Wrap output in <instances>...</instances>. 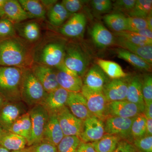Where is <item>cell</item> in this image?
<instances>
[{
  "instance_id": "6da1fadb",
  "label": "cell",
  "mask_w": 152,
  "mask_h": 152,
  "mask_svg": "<svg viewBox=\"0 0 152 152\" xmlns=\"http://www.w3.org/2000/svg\"><path fill=\"white\" fill-rule=\"evenodd\" d=\"M32 48L28 42L17 36L0 41V66L31 67Z\"/></svg>"
},
{
  "instance_id": "7a4b0ae2",
  "label": "cell",
  "mask_w": 152,
  "mask_h": 152,
  "mask_svg": "<svg viewBox=\"0 0 152 152\" xmlns=\"http://www.w3.org/2000/svg\"><path fill=\"white\" fill-rule=\"evenodd\" d=\"M66 46L64 41L47 36L33 47V63L57 68L63 64Z\"/></svg>"
},
{
  "instance_id": "3957f363",
  "label": "cell",
  "mask_w": 152,
  "mask_h": 152,
  "mask_svg": "<svg viewBox=\"0 0 152 152\" xmlns=\"http://www.w3.org/2000/svg\"><path fill=\"white\" fill-rule=\"evenodd\" d=\"M23 69L0 66V94L10 102H21Z\"/></svg>"
},
{
  "instance_id": "277c9868",
  "label": "cell",
  "mask_w": 152,
  "mask_h": 152,
  "mask_svg": "<svg viewBox=\"0 0 152 152\" xmlns=\"http://www.w3.org/2000/svg\"><path fill=\"white\" fill-rule=\"evenodd\" d=\"M47 94L31 68L23 69L20 86L21 101L31 108L40 104Z\"/></svg>"
},
{
  "instance_id": "5b68a950",
  "label": "cell",
  "mask_w": 152,
  "mask_h": 152,
  "mask_svg": "<svg viewBox=\"0 0 152 152\" xmlns=\"http://www.w3.org/2000/svg\"><path fill=\"white\" fill-rule=\"evenodd\" d=\"M88 64V56L80 47L75 44L66 45L63 63L66 68L82 77L86 74Z\"/></svg>"
},
{
  "instance_id": "8992f818",
  "label": "cell",
  "mask_w": 152,
  "mask_h": 152,
  "mask_svg": "<svg viewBox=\"0 0 152 152\" xmlns=\"http://www.w3.org/2000/svg\"><path fill=\"white\" fill-rule=\"evenodd\" d=\"M28 112L31 123V129L27 145L31 146L43 140L44 131L48 119L49 114L41 104L32 107Z\"/></svg>"
},
{
  "instance_id": "52a82bcc",
  "label": "cell",
  "mask_w": 152,
  "mask_h": 152,
  "mask_svg": "<svg viewBox=\"0 0 152 152\" xmlns=\"http://www.w3.org/2000/svg\"><path fill=\"white\" fill-rule=\"evenodd\" d=\"M80 93L86 99L88 109L92 115L102 121L106 119L108 102L102 92L93 91L83 85Z\"/></svg>"
},
{
  "instance_id": "ba28073f",
  "label": "cell",
  "mask_w": 152,
  "mask_h": 152,
  "mask_svg": "<svg viewBox=\"0 0 152 152\" xmlns=\"http://www.w3.org/2000/svg\"><path fill=\"white\" fill-rule=\"evenodd\" d=\"M145 105L137 104L127 100L108 103L107 117H118L124 118H133L143 113Z\"/></svg>"
},
{
  "instance_id": "9c48e42d",
  "label": "cell",
  "mask_w": 152,
  "mask_h": 152,
  "mask_svg": "<svg viewBox=\"0 0 152 152\" xmlns=\"http://www.w3.org/2000/svg\"><path fill=\"white\" fill-rule=\"evenodd\" d=\"M133 118H124L118 117H108L106 119L104 124L106 134L113 135L121 139L133 141L131 134V127Z\"/></svg>"
},
{
  "instance_id": "30bf717a",
  "label": "cell",
  "mask_w": 152,
  "mask_h": 152,
  "mask_svg": "<svg viewBox=\"0 0 152 152\" xmlns=\"http://www.w3.org/2000/svg\"><path fill=\"white\" fill-rule=\"evenodd\" d=\"M56 115L64 136L80 137L83 130V121L74 115L66 106L60 110Z\"/></svg>"
},
{
  "instance_id": "8fae6325",
  "label": "cell",
  "mask_w": 152,
  "mask_h": 152,
  "mask_svg": "<svg viewBox=\"0 0 152 152\" xmlns=\"http://www.w3.org/2000/svg\"><path fill=\"white\" fill-rule=\"evenodd\" d=\"M23 102H8L0 109V127L8 132L14 122L27 112Z\"/></svg>"
},
{
  "instance_id": "7c38bea8",
  "label": "cell",
  "mask_w": 152,
  "mask_h": 152,
  "mask_svg": "<svg viewBox=\"0 0 152 152\" xmlns=\"http://www.w3.org/2000/svg\"><path fill=\"white\" fill-rule=\"evenodd\" d=\"M56 69L57 80L60 87L69 92H80L83 85L81 77L69 70L63 64Z\"/></svg>"
},
{
  "instance_id": "4fadbf2b",
  "label": "cell",
  "mask_w": 152,
  "mask_h": 152,
  "mask_svg": "<svg viewBox=\"0 0 152 152\" xmlns=\"http://www.w3.org/2000/svg\"><path fill=\"white\" fill-rule=\"evenodd\" d=\"M30 68L47 93L60 87L54 68L35 63H33Z\"/></svg>"
},
{
  "instance_id": "5bb4252c",
  "label": "cell",
  "mask_w": 152,
  "mask_h": 152,
  "mask_svg": "<svg viewBox=\"0 0 152 152\" xmlns=\"http://www.w3.org/2000/svg\"><path fill=\"white\" fill-rule=\"evenodd\" d=\"M105 134L103 121L92 116L84 121L83 132L79 138L84 142L92 143L100 140Z\"/></svg>"
},
{
  "instance_id": "9a60e30c",
  "label": "cell",
  "mask_w": 152,
  "mask_h": 152,
  "mask_svg": "<svg viewBox=\"0 0 152 152\" xmlns=\"http://www.w3.org/2000/svg\"><path fill=\"white\" fill-rule=\"evenodd\" d=\"M69 92L59 87L50 92L48 93L40 104L50 114H56L60 110L66 106Z\"/></svg>"
},
{
  "instance_id": "2e32d148",
  "label": "cell",
  "mask_w": 152,
  "mask_h": 152,
  "mask_svg": "<svg viewBox=\"0 0 152 152\" xmlns=\"http://www.w3.org/2000/svg\"><path fill=\"white\" fill-rule=\"evenodd\" d=\"M128 83L129 82L124 78L113 79L109 81L102 91L107 102L126 100Z\"/></svg>"
},
{
  "instance_id": "e0dca14e",
  "label": "cell",
  "mask_w": 152,
  "mask_h": 152,
  "mask_svg": "<svg viewBox=\"0 0 152 152\" xmlns=\"http://www.w3.org/2000/svg\"><path fill=\"white\" fill-rule=\"evenodd\" d=\"M0 18H5L14 25L30 19L18 1L5 0L0 12Z\"/></svg>"
},
{
  "instance_id": "ac0fdd59",
  "label": "cell",
  "mask_w": 152,
  "mask_h": 152,
  "mask_svg": "<svg viewBox=\"0 0 152 152\" xmlns=\"http://www.w3.org/2000/svg\"><path fill=\"white\" fill-rule=\"evenodd\" d=\"M86 23V18L83 14H74L60 28V33L68 37H79L84 32Z\"/></svg>"
},
{
  "instance_id": "d6986e66",
  "label": "cell",
  "mask_w": 152,
  "mask_h": 152,
  "mask_svg": "<svg viewBox=\"0 0 152 152\" xmlns=\"http://www.w3.org/2000/svg\"><path fill=\"white\" fill-rule=\"evenodd\" d=\"M66 106L74 115L83 121L93 116L88 109L86 99L80 92H69Z\"/></svg>"
},
{
  "instance_id": "ffe728a7",
  "label": "cell",
  "mask_w": 152,
  "mask_h": 152,
  "mask_svg": "<svg viewBox=\"0 0 152 152\" xmlns=\"http://www.w3.org/2000/svg\"><path fill=\"white\" fill-rule=\"evenodd\" d=\"M109 81L107 75L97 65L93 66L85 77L83 85L96 91L102 92Z\"/></svg>"
},
{
  "instance_id": "44dd1931",
  "label": "cell",
  "mask_w": 152,
  "mask_h": 152,
  "mask_svg": "<svg viewBox=\"0 0 152 152\" xmlns=\"http://www.w3.org/2000/svg\"><path fill=\"white\" fill-rule=\"evenodd\" d=\"M64 137L56 114H50L44 131L43 140L57 146Z\"/></svg>"
},
{
  "instance_id": "7402d4cb",
  "label": "cell",
  "mask_w": 152,
  "mask_h": 152,
  "mask_svg": "<svg viewBox=\"0 0 152 152\" xmlns=\"http://www.w3.org/2000/svg\"><path fill=\"white\" fill-rule=\"evenodd\" d=\"M14 25L19 37L28 42H34L40 38V27L35 21L22 22Z\"/></svg>"
},
{
  "instance_id": "603a6c76",
  "label": "cell",
  "mask_w": 152,
  "mask_h": 152,
  "mask_svg": "<svg viewBox=\"0 0 152 152\" xmlns=\"http://www.w3.org/2000/svg\"><path fill=\"white\" fill-rule=\"evenodd\" d=\"M91 34L94 42L99 48H106L115 42L113 35L100 23L94 25L91 30Z\"/></svg>"
},
{
  "instance_id": "cb8c5ba5",
  "label": "cell",
  "mask_w": 152,
  "mask_h": 152,
  "mask_svg": "<svg viewBox=\"0 0 152 152\" xmlns=\"http://www.w3.org/2000/svg\"><path fill=\"white\" fill-rule=\"evenodd\" d=\"M117 43L122 48L127 50L140 57L151 65L152 64V45L140 46L131 43L120 37L117 38Z\"/></svg>"
},
{
  "instance_id": "d4e9b609",
  "label": "cell",
  "mask_w": 152,
  "mask_h": 152,
  "mask_svg": "<svg viewBox=\"0 0 152 152\" xmlns=\"http://www.w3.org/2000/svg\"><path fill=\"white\" fill-rule=\"evenodd\" d=\"M142 82L138 76L133 77L129 81L126 100L140 105H145L142 91Z\"/></svg>"
},
{
  "instance_id": "484cf974",
  "label": "cell",
  "mask_w": 152,
  "mask_h": 152,
  "mask_svg": "<svg viewBox=\"0 0 152 152\" xmlns=\"http://www.w3.org/2000/svg\"><path fill=\"white\" fill-rule=\"evenodd\" d=\"M31 123L28 111L19 117L10 128L8 132L22 136L27 142L31 136Z\"/></svg>"
},
{
  "instance_id": "4316f807",
  "label": "cell",
  "mask_w": 152,
  "mask_h": 152,
  "mask_svg": "<svg viewBox=\"0 0 152 152\" xmlns=\"http://www.w3.org/2000/svg\"><path fill=\"white\" fill-rule=\"evenodd\" d=\"M46 15L51 24L58 27L64 24L71 15L61 3H56L47 11Z\"/></svg>"
},
{
  "instance_id": "83f0119b",
  "label": "cell",
  "mask_w": 152,
  "mask_h": 152,
  "mask_svg": "<svg viewBox=\"0 0 152 152\" xmlns=\"http://www.w3.org/2000/svg\"><path fill=\"white\" fill-rule=\"evenodd\" d=\"M23 8L27 13L30 19H44L47 15V10L40 1L38 0H19Z\"/></svg>"
},
{
  "instance_id": "f1b7e54d",
  "label": "cell",
  "mask_w": 152,
  "mask_h": 152,
  "mask_svg": "<svg viewBox=\"0 0 152 152\" xmlns=\"http://www.w3.org/2000/svg\"><path fill=\"white\" fill-rule=\"evenodd\" d=\"M26 145L27 140L25 138L10 132H7L0 141V145L10 151L23 149Z\"/></svg>"
},
{
  "instance_id": "f546056e",
  "label": "cell",
  "mask_w": 152,
  "mask_h": 152,
  "mask_svg": "<svg viewBox=\"0 0 152 152\" xmlns=\"http://www.w3.org/2000/svg\"><path fill=\"white\" fill-rule=\"evenodd\" d=\"M97 65L111 78H124L127 77V74L124 72L121 66L115 62L99 59L97 61Z\"/></svg>"
},
{
  "instance_id": "4dcf8cb0",
  "label": "cell",
  "mask_w": 152,
  "mask_h": 152,
  "mask_svg": "<svg viewBox=\"0 0 152 152\" xmlns=\"http://www.w3.org/2000/svg\"><path fill=\"white\" fill-rule=\"evenodd\" d=\"M117 56L128 62L135 67L145 71H150L151 65L137 55L123 48L117 49Z\"/></svg>"
},
{
  "instance_id": "1f68e13d",
  "label": "cell",
  "mask_w": 152,
  "mask_h": 152,
  "mask_svg": "<svg viewBox=\"0 0 152 152\" xmlns=\"http://www.w3.org/2000/svg\"><path fill=\"white\" fill-rule=\"evenodd\" d=\"M121 140L117 136L105 134L100 140L91 144L96 152H113Z\"/></svg>"
},
{
  "instance_id": "d6a6232c",
  "label": "cell",
  "mask_w": 152,
  "mask_h": 152,
  "mask_svg": "<svg viewBox=\"0 0 152 152\" xmlns=\"http://www.w3.org/2000/svg\"><path fill=\"white\" fill-rule=\"evenodd\" d=\"M106 25L115 33L127 30V18L120 13H113L107 15L104 18Z\"/></svg>"
},
{
  "instance_id": "836d02e7",
  "label": "cell",
  "mask_w": 152,
  "mask_h": 152,
  "mask_svg": "<svg viewBox=\"0 0 152 152\" xmlns=\"http://www.w3.org/2000/svg\"><path fill=\"white\" fill-rule=\"evenodd\" d=\"M152 0H136L132 10L128 13L129 17L145 19L152 13Z\"/></svg>"
},
{
  "instance_id": "e575fe53",
  "label": "cell",
  "mask_w": 152,
  "mask_h": 152,
  "mask_svg": "<svg viewBox=\"0 0 152 152\" xmlns=\"http://www.w3.org/2000/svg\"><path fill=\"white\" fill-rule=\"evenodd\" d=\"M146 119L143 113L140 114L134 118L132 127L131 134L134 139L140 138L146 135Z\"/></svg>"
},
{
  "instance_id": "d590c367",
  "label": "cell",
  "mask_w": 152,
  "mask_h": 152,
  "mask_svg": "<svg viewBox=\"0 0 152 152\" xmlns=\"http://www.w3.org/2000/svg\"><path fill=\"white\" fill-rule=\"evenodd\" d=\"M81 142L77 136H64L57 145L58 152H75Z\"/></svg>"
},
{
  "instance_id": "8d00e7d4",
  "label": "cell",
  "mask_w": 152,
  "mask_h": 152,
  "mask_svg": "<svg viewBox=\"0 0 152 152\" xmlns=\"http://www.w3.org/2000/svg\"><path fill=\"white\" fill-rule=\"evenodd\" d=\"M115 36L128 42L140 46L152 45V39L137 35L132 32L126 31L115 33Z\"/></svg>"
},
{
  "instance_id": "74e56055",
  "label": "cell",
  "mask_w": 152,
  "mask_h": 152,
  "mask_svg": "<svg viewBox=\"0 0 152 152\" xmlns=\"http://www.w3.org/2000/svg\"><path fill=\"white\" fill-rule=\"evenodd\" d=\"M16 35L15 25L5 18H0V41Z\"/></svg>"
},
{
  "instance_id": "f35d334b",
  "label": "cell",
  "mask_w": 152,
  "mask_h": 152,
  "mask_svg": "<svg viewBox=\"0 0 152 152\" xmlns=\"http://www.w3.org/2000/svg\"><path fill=\"white\" fill-rule=\"evenodd\" d=\"M134 146L140 152H152V136H145L133 140Z\"/></svg>"
},
{
  "instance_id": "ab89813d",
  "label": "cell",
  "mask_w": 152,
  "mask_h": 152,
  "mask_svg": "<svg viewBox=\"0 0 152 152\" xmlns=\"http://www.w3.org/2000/svg\"><path fill=\"white\" fill-rule=\"evenodd\" d=\"M145 28H148L145 19L136 17L127 18L126 31L135 32Z\"/></svg>"
},
{
  "instance_id": "60d3db41",
  "label": "cell",
  "mask_w": 152,
  "mask_h": 152,
  "mask_svg": "<svg viewBox=\"0 0 152 152\" xmlns=\"http://www.w3.org/2000/svg\"><path fill=\"white\" fill-rule=\"evenodd\" d=\"M142 85V91L144 102L145 104L152 102V77L147 75L144 77Z\"/></svg>"
},
{
  "instance_id": "b9f144b4",
  "label": "cell",
  "mask_w": 152,
  "mask_h": 152,
  "mask_svg": "<svg viewBox=\"0 0 152 152\" xmlns=\"http://www.w3.org/2000/svg\"><path fill=\"white\" fill-rule=\"evenodd\" d=\"M86 1L63 0L61 4L71 15L77 13L82 8Z\"/></svg>"
},
{
  "instance_id": "7bdbcfd3",
  "label": "cell",
  "mask_w": 152,
  "mask_h": 152,
  "mask_svg": "<svg viewBox=\"0 0 152 152\" xmlns=\"http://www.w3.org/2000/svg\"><path fill=\"white\" fill-rule=\"evenodd\" d=\"M136 0H118L113 4L116 10L127 12L132 10L135 4Z\"/></svg>"
},
{
  "instance_id": "ee69618b",
  "label": "cell",
  "mask_w": 152,
  "mask_h": 152,
  "mask_svg": "<svg viewBox=\"0 0 152 152\" xmlns=\"http://www.w3.org/2000/svg\"><path fill=\"white\" fill-rule=\"evenodd\" d=\"M31 146V152H58L57 146L45 140Z\"/></svg>"
},
{
  "instance_id": "f6af8a7d",
  "label": "cell",
  "mask_w": 152,
  "mask_h": 152,
  "mask_svg": "<svg viewBox=\"0 0 152 152\" xmlns=\"http://www.w3.org/2000/svg\"><path fill=\"white\" fill-rule=\"evenodd\" d=\"M91 5L94 10L100 13L108 12L113 7L112 1L110 0H93Z\"/></svg>"
},
{
  "instance_id": "bcb514c9",
  "label": "cell",
  "mask_w": 152,
  "mask_h": 152,
  "mask_svg": "<svg viewBox=\"0 0 152 152\" xmlns=\"http://www.w3.org/2000/svg\"><path fill=\"white\" fill-rule=\"evenodd\" d=\"M136 148L130 142L126 140H121L113 152H136Z\"/></svg>"
},
{
  "instance_id": "7dc6e473",
  "label": "cell",
  "mask_w": 152,
  "mask_h": 152,
  "mask_svg": "<svg viewBox=\"0 0 152 152\" xmlns=\"http://www.w3.org/2000/svg\"><path fill=\"white\" fill-rule=\"evenodd\" d=\"M75 152H96L91 143L81 142Z\"/></svg>"
},
{
  "instance_id": "c3c4849f",
  "label": "cell",
  "mask_w": 152,
  "mask_h": 152,
  "mask_svg": "<svg viewBox=\"0 0 152 152\" xmlns=\"http://www.w3.org/2000/svg\"><path fill=\"white\" fill-rule=\"evenodd\" d=\"M132 32L140 37L152 39V31H151L149 29H144L139 30L138 31Z\"/></svg>"
},
{
  "instance_id": "681fc988",
  "label": "cell",
  "mask_w": 152,
  "mask_h": 152,
  "mask_svg": "<svg viewBox=\"0 0 152 152\" xmlns=\"http://www.w3.org/2000/svg\"><path fill=\"white\" fill-rule=\"evenodd\" d=\"M143 114L146 118L152 119V102L145 104Z\"/></svg>"
},
{
  "instance_id": "f907efd6",
  "label": "cell",
  "mask_w": 152,
  "mask_h": 152,
  "mask_svg": "<svg viewBox=\"0 0 152 152\" xmlns=\"http://www.w3.org/2000/svg\"><path fill=\"white\" fill-rule=\"evenodd\" d=\"M146 119V135L152 136V119Z\"/></svg>"
},
{
  "instance_id": "816d5d0a",
  "label": "cell",
  "mask_w": 152,
  "mask_h": 152,
  "mask_svg": "<svg viewBox=\"0 0 152 152\" xmlns=\"http://www.w3.org/2000/svg\"><path fill=\"white\" fill-rule=\"evenodd\" d=\"M45 8L47 12L49 9L52 6L57 3V1L55 0H50V1H40Z\"/></svg>"
},
{
  "instance_id": "f5cc1de1",
  "label": "cell",
  "mask_w": 152,
  "mask_h": 152,
  "mask_svg": "<svg viewBox=\"0 0 152 152\" xmlns=\"http://www.w3.org/2000/svg\"><path fill=\"white\" fill-rule=\"evenodd\" d=\"M145 20H146L147 22V24H148V28L151 30V31H152V13L148 15V16L147 17L145 18Z\"/></svg>"
},
{
  "instance_id": "db71d44e",
  "label": "cell",
  "mask_w": 152,
  "mask_h": 152,
  "mask_svg": "<svg viewBox=\"0 0 152 152\" xmlns=\"http://www.w3.org/2000/svg\"><path fill=\"white\" fill-rule=\"evenodd\" d=\"M32 146H29L28 148H25L23 149L18 150V151H12L10 152H31Z\"/></svg>"
},
{
  "instance_id": "11a10c76",
  "label": "cell",
  "mask_w": 152,
  "mask_h": 152,
  "mask_svg": "<svg viewBox=\"0 0 152 152\" xmlns=\"http://www.w3.org/2000/svg\"><path fill=\"white\" fill-rule=\"evenodd\" d=\"M7 102H8V101L6 100V99H5L2 95L0 94V109H1Z\"/></svg>"
},
{
  "instance_id": "9f6ffc18",
  "label": "cell",
  "mask_w": 152,
  "mask_h": 152,
  "mask_svg": "<svg viewBox=\"0 0 152 152\" xmlns=\"http://www.w3.org/2000/svg\"><path fill=\"white\" fill-rule=\"evenodd\" d=\"M7 132H6V131L2 129L0 127V141H1V139L2 138L3 136Z\"/></svg>"
},
{
  "instance_id": "6f0895ef",
  "label": "cell",
  "mask_w": 152,
  "mask_h": 152,
  "mask_svg": "<svg viewBox=\"0 0 152 152\" xmlns=\"http://www.w3.org/2000/svg\"><path fill=\"white\" fill-rule=\"evenodd\" d=\"M10 151L7 149L5 148L0 145V152H10Z\"/></svg>"
},
{
  "instance_id": "680465c9",
  "label": "cell",
  "mask_w": 152,
  "mask_h": 152,
  "mask_svg": "<svg viewBox=\"0 0 152 152\" xmlns=\"http://www.w3.org/2000/svg\"></svg>"
}]
</instances>
